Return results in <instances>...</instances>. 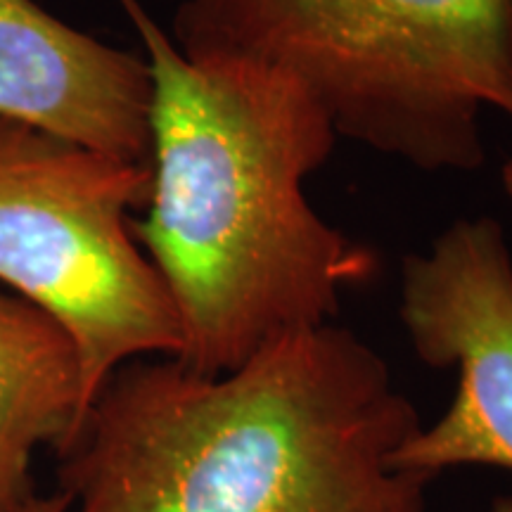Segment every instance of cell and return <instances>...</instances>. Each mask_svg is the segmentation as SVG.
Masks as SVG:
<instances>
[{"instance_id": "5", "label": "cell", "mask_w": 512, "mask_h": 512, "mask_svg": "<svg viewBox=\"0 0 512 512\" xmlns=\"http://www.w3.org/2000/svg\"><path fill=\"white\" fill-rule=\"evenodd\" d=\"M401 320L425 366L458 368L448 411L392 456L437 479L465 465L512 475V254L491 216L451 223L401 268Z\"/></svg>"}, {"instance_id": "4", "label": "cell", "mask_w": 512, "mask_h": 512, "mask_svg": "<svg viewBox=\"0 0 512 512\" xmlns=\"http://www.w3.org/2000/svg\"><path fill=\"white\" fill-rule=\"evenodd\" d=\"M150 188V164L0 119V283L72 339L83 413L121 366L183 351L174 297L131 226Z\"/></svg>"}, {"instance_id": "10", "label": "cell", "mask_w": 512, "mask_h": 512, "mask_svg": "<svg viewBox=\"0 0 512 512\" xmlns=\"http://www.w3.org/2000/svg\"><path fill=\"white\" fill-rule=\"evenodd\" d=\"M491 512H512V496H505V498H498L494 501V508Z\"/></svg>"}, {"instance_id": "2", "label": "cell", "mask_w": 512, "mask_h": 512, "mask_svg": "<svg viewBox=\"0 0 512 512\" xmlns=\"http://www.w3.org/2000/svg\"><path fill=\"white\" fill-rule=\"evenodd\" d=\"M119 5L152 81V188L133 235L181 316L176 361L230 373L275 339L330 323L377 254L306 197L337 128L302 83L254 62H192L140 0Z\"/></svg>"}, {"instance_id": "1", "label": "cell", "mask_w": 512, "mask_h": 512, "mask_svg": "<svg viewBox=\"0 0 512 512\" xmlns=\"http://www.w3.org/2000/svg\"><path fill=\"white\" fill-rule=\"evenodd\" d=\"M422 427L347 328L290 332L223 375L138 358L57 448L67 512H427L392 456Z\"/></svg>"}, {"instance_id": "9", "label": "cell", "mask_w": 512, "mask_h": 512, "mask_svg": "<svg viewBox=\"0 0 512 512\" xmlns=\"http://www.w3.org/2000/svg\"><path fill=\"white\" fill-rule=\"evenodd\" d=\"M501 178H503V190L508 192V197L512 200V159L508 164L503 166V171H501Z\"/></svg>"}, {"instance_id": "7", "label": "cell", "mask_w": 512, "mask_h": 512, "mask_svg": "<svg viewBox=\"0 0 512 512\" xmlns=\"http://www.w3.org/2000/svg\"><path fill=\"white\" fill-rule=\"evenodd\" d=\"M83 418L79 356L60 325L0 292V512H27L38 491L31 458L57 451Z\"/></svg>"}, {"instance_id": "3", "label": "cell", "mask_w": 512, "mask_h": 512, "mask_svg": "<svg viewBox=\"0 0 512 512\" xmlns=\"http://www.w3.org/2000/svg\"><path fill=\"white\" fill-rule=\"evenodd\" d=\"M192 62L290 74L337 136L422 171L486 162L482 112L512 121V0H181Z\"/></svg>"}, {"instance_id": "6", "label": "cell", "mask_w": 512, "mask_h": 512, "mask_svg": "<svg viewBox=\"0 0 512 512\" xmlns=\"http://www.w3.org/2000/svg\"><path fill=\"white\" fill-rule=\"evenodd\" d=\"M145 57L69 27L34 0H0V119L150 164Z\"/></svg>"}, {"instance_id": "8", "label": "cell", "mask_w": 512, "mask_h": 512, "mask_svg": "<svg viewBox=\"0 0 512 512\" xmlns=\"http://www.w3.org/2000/svg\"><path fill=\"white\" fill-rule=\"evenodd\" d=\"M69 498L62 494V491H53L48 496H36V501L29 505L27 512H67Z\"/></svg>"}]
</instances>
